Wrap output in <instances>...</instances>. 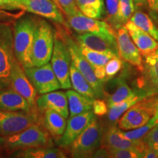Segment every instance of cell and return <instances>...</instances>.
<instances>
[{"label": "cell", "instance_id": "obj_4", "mask_svg": "<svg viewBox=\"0 0 158 158\" xmlns=\"http://www.w3.org/2000/svg\"><path fill=\"white\" fill-rule=\"evenodd\" d=\"M155 98L156 96L143 98L131 106L118 119V127L127 131L147 124L155 115Z\"/></svg>", "mask_w": 158, "mask_h": 158}, {"label": "cell", "instance_id": "obj_29", "mask_svg": "<svg viewBox=\"0 0 158 158\" xmlns=\"http://www.w3.org/2000/svg\"><path fill=\"white\" fill-rule=\"evenodd\" d=\"M130 21L135 23L142 30L148 33L158 42V29L149 15L141 11L135 10Z\"/></svg>", "mask_w": 158, "mask_h": 158}, {"label": "cell", "instance_id": "obj_46", "mask_svg": "<svg viewBox=\"0 0 158 158\" xmlns=\"http://www.w3.org/2000/svg\"><path fill=\"white\" fill-rule=\"evenodd\" d=\"M53 1H54V2H55V3H56V5L59 6V8H60V9H61L60 6H59V2H58V1H57V0H53ZM61 10H62V9H61Z\"/></svg>", "mask_w": 158, "mask_h": 158}, {"label": "cell", "instance_id": "obj_28", "mask_svg": "<svg viewBox=\"0 0 158 158\" xmlns=\"http://www.w3.org/2000/svg\"><path fill=\"white\" fill-rule=\"evenodd\" d=\"M78 50L82 56L92 65L105 66L110 59L114 56H118V55L112 52H102V51L92 50L78 44Z\"/></svg>", "mask_w": 158, "mask_h": 158}, {"label": "cell", "instance_id": "obj_1", "mask_svg": "<svg viewBox=\"0 0 158 158\" xmlns=\"http://www.w3.org/2000/svg\"><path fill=\"white\" fill-rule=\"evenodd\" d=\"M36 20L30 16L22 17L15 22L13 28L15 56L23 68L33 66L31 54Z\"/></svg>", "mask_w": 158, "mask_h": 158}, {"label": "cell", "instance_id": "obj_33", "mask_svg": "<svg viewBox=\"0 0 158 158\" xmlns=\"http://www.w3.org/2000/svg\"><path fill=\"white\" fill-rule=\"evenodd\" d=\"M118 4L119 0H105L107 21L109 24L116 29H118L117 23Z\"/></svg>", "mask_w": 158, "mask_h": 158}, {"label": "cell", "instance_id": "obj_40", "mask_svg": "<svg viewBox=\"0 0 158 158\" xmlns=\"http://www.w3.org/2000/svg\"><path fill=\"white\" fill-rule=\"evenodd\" d=\"M147 3L152 16L158 20V0H147Z\"/></svg>", "mask_w": 158, "mask_h": 158}, {"label": "cell", "instance_id": "obj_12", "mask_svg": "<svg viewBox=\"0 0 158 158\" xmlns=\"http://www.w3.org/2000/svg\"><path fill=\"white\" fill-rule=\"evenodd\" d=\"M14 8H21L59 24L66 25L62 11L53 0H16Z\"/></svg>", "mask_w": 158, "mask_h": 158}, {"label": "cell", "instance_id": "obj_25", "mask_svg": "<svg viewBox=\"0 0 158 158\" xmlns=\"http://www.w3.org/2000/svg\"><path fill=\"white\" fill-rule=\"evenodd\" d=\"M65 93L68 98L70 117L92 110L94 99L83 96L75 90L68 89Z\"/></svg>", "mask_w": 158, "mask_h": 158}, {"label": "cell", "instance_id": "obj_32", "mask_svg": "<svg viewBox=\"0 0 158 158\" xmlns=\"http://www.w3.org/2000/svg\"><path fill=\"white\" fill-rule=\"evenodd\" d=\"M158 122L157 118L155 117V116H153L147 124L141 126V127L135 128V129L127 130V132H123L122 131V134L127 139L130 140H139L142 139L144 136H145L148 133V132L152 128L155 124Z\"/></svg>", "mask_w": 158, "mask_h": 158}, {"label": "cell", "instance_id": "obj_5", "mask_svg": "<svg viewBox=\"0 0 158 158\" xmlns=\"http://www.w3.org/2000/svg\"><path fill=\"white\" fill-rule=\"evenodd\" d=\"M102 127L97 118L85 129L71 143V157L76 158L92 157L94 152L101 147Z\"/></svg>", "mask_w": 158, "mask_h": 158}, {"label": "cell", "instance_id": "obj_34", "mask_svg": "<svg viewBox=\"0 0 158 158\" xmlns=\"http://www.w3.org/2000/svg\"><path fill=\"white\" fill-rule=\"evenodd\" d=\"M107 149V148H106ZM111 158H143V153L135 149H107Z\"/></svg>", "mask_w": 158, "mask_h": 158}, {"label": "cell", "instance_id": "obj_41", "mask_svg": "<svg viewBox=\"0 0 158 158\" xmlns=\"http://www.w3.org/2000/svg\"><path fill=\"white\" fill-rule=\"evenodd\" d=\"M158 157V152L156 150L147 147L143 152V158H157Z\"/></svg>", "mask_w": 158, "mask_h": 158}, {"label": "cell", "instance_id": "obj_19", "mask_svg": "<svg viewBox=\"0 0 158 158\" xmlns=\"http://www.w3.org/2000/svg\"><path fill=\"white\" fill-rule=\"evenodd\" d=\"M132 40L137 47L142 56L146 57L158 48V42L148 33L142 30L131 21H128L124 24Z\"/></svg>", "mask_w": 158, "mask_h": 158}, {"label": "cell", "instance_id": "obj_36", "mask_svg": "<svg viewBox=\"0 0 158 158\" xmlns=\"http://www.w3.org/2000/svg\"><path fill=\"white\" fill-rule=\"evenodd\" d=\"M146 147L151 148L158 152V122L142 138Z\"/></svg>", "mask_w": 158, "mask_h": 158}, {"label": "cell", "instance_id": "obj_27", "mask_svg": "<svg viewBox=\"0 0 158 158\" xmlns=\"http://www.w3.org/2000/svg\"><path fill=\"white\" fill-rule=\"evenodd\" d=\"M79 10L86 16L100 19L105 13L104 0H76Z\"/></svg>", "mask_w": 158, "mask_h": 158}, {"label": "cell", "instance_id": "obj_7", "mask_svg": "<svg viewBox=\"0 0 158 158\" xmlns=\"http://www.w3.org/2000/svg\"><path fill=\"white\" fill-rule=\"evenodd\" d=\"M50 62L61 87L63 89H70L72 87L70 76L72 60L66 43L58 33H55L54 49Z\"/></svg>", "mask_w": 158, "mask_h": 158}, {"label": "cell", "instance_id": "obj_24", "mask_svg": "<svg viewBox=\"0 0 158 158\" xmlns=\"http://www.w3.org/2000/svg\"><path fill=\"white\" fill-rule=\"evenodd\" d=\"M43 124L49 134L59 139L66 128L67 121L66 118L58 112L47 109L44 111Z\"/></svg>", "mask_w": 158, "mask_h": 158}, {"label": "cell", "instance_id": "obj_14", "mask_svg": "<svg viewBox=\"0 0 158 158\" xmlns=\"http://www.w3.org/2000/svg\"><path fill=\"white\" fill-rule=\"evenodd\" d=\"M10 87L27 100L32 109L36 107L37 91L26 75L17 59L13 62L10 73Z\"/></svg>", "mask_w": 158, "mask_h": 158}, {"label": "cell", "instance_id": "obj_21", "mask_svg": "<svg viewBox=\"0 0 158 158\" xmlns=\"http://www.w3.org/2000/svg\"><path fill=\"white\" fill-rule=\"evenodd\" d=\"M0 110H24L32 111L25 98L11 87L0 88Z\"/></svg>", "mask_w": 158, "mask_h": 158}, {"label": "cell", "instance_id": "obj_13", "mask_svg": "<svg viewBox=\"0 0 158 158\" xmlns=\"http://www.w3.org/2000/svg\"><path fill=\"white\" fill-rule=\"evenodd\" d=\"M141 76L138 79V88L148 97L158 96V48L144 57Z\"/></svg>", "mask_w": 158, "mask_h": 158}, {"label": "cell", "instance_id": "obj_37", "mask_svg": "<svg viewBox=\"0 0 158 158\" xmlns=\"http://www.w3.org/2000/svg\"><path fill=\"white\" fill-rule=\"evenodd\" d=\"M59 5L66 16L72 15L79 11L77 7L76 0H57Z\"/></svg>", "mask_w": 158, "mask_h": 158}, {"label": "cell", "instance_id": "obj_45", "mask_svg": "<svg viewBox=\"0 0 158 158\" xmlns=\"http://www.w3.org/2000/svg\"><path fill=\"white\" fill-rule=\"evenodd\" d=\"M155 115H154V116H155L158 120V96H156V98H155Z\"/></svg>", "mask_w": 158, "mask_h": 158}, {"label": "cell", "instance_id": "obj_10", "mask_svg": "<svg viewBox=\"0 0 158 158\" xmlns=\"http://www.w3.org/2000/svg\"><path fill=\"white\" fill-rule=\"evenodd\" d=\"M67 19L70 28L79 34L92 33L116 39V33L109 23L86 16L80 10L73 15L67 16Z\"/></svg>", "mask_w": 158, "mask_h": 158}, {"label": "cell", "instance_id": "obj_15", "mask_svg": "<svg viewBox=\"0 0 158 158\" xmlns=\"http://www.w3.org/2000/svg\"><path fill=\"white\" fill-rule=\"evenodd\" d=\"M95 118L96 115L94 114L93 110H89L85 113L70 117L67 122L64 133L57 142L58 145L62 148L70 147L71 143Z\"/></svg>", "mask_w": 158, "mask_h": 158}, {"label": "cell", "instance_id": "obj_2", "mask_svg": "<svg viewBox=\"0 0 158 158\" xmlns=\"http://www.w3.org/2000/svg\"><path fill=\"white\" fill-rule=\"evenodd\" d=\"M0 146L8 151L15 152L29 148L52 146V141L48 131L35 124L13 135L0 137Z\"/></svg>", "mask_w": 158, "mask_h": 158}, {"label": "cell", "instance_id": "obj_43", "mask_svg": "<svg viewBox=\"0 0 158 158\" xmlns=\"http://www.w3.org/2000/svg\"><path fill=\"white\" fill-rule=\"evenodd\" d=\"M16 0H0V7H10L14 8Z\"/></svg>", "mask_w": 158, "mask_h": 158}, {"label": "cell", "instance_id": "obj_22", "mask_svg": "<svg viewBox=\"0 0 158 158\" xmlns=\"http://www.w3.org/2000/svg\"><path fill=\"white\" fill-rule=\"evenodd\" d=\"M12 157L20 158H65L66 154L59 148L43 146L17 150L11 154Z\"/></svg>", "mask_w": 158, "mask_h": 158}, {"label": "cell", "instance_id": "obj_23", "mask_svg": "<svg viewBox=\"0 0 158 158\" xmlns=\"http://www.w3.org/2000/svg\"><path fill=\"white\" fill-rule=\"evenodd\" d=\"M148 98L147 94L140 89H135L131 95L127 97L122 101L116 102L111 106H108V117L110 122H116L121 117L126 110L133 106L134 104L142 100Z\"/></svg>", "mask_w": 158, "mask_h": 158}, {"label": "cell", "instance_id": "obj_8", "mask_svg": "<svg viewBox=\"0 0 158 158\" xmlns=\"http://www.w3.org/2000/svg\"><path fill=\"white\" fill-rule=\"evenodd\" d=\"M37 122L35 110H0V137L19 133Z\"/></svg>", "mask_w": 158, "mask_h": 158}, {"label": "cell", "instance_id": "obj_6", "mask_svg": "<svg viewBox=\"0 0 158 158\" xmlns=\"http://www.w3.org/2000/svg\"><path fill=\"white\" fill-rule=\"evenodd\" d=\"M15 60L13 30L9 24L0 22V88L10 87V73Z\"/></svg>", "mask_w": 158, "mask_h": 158}, {"label": "cell", "instance_id": "obj_9", "mask_svg": "<svg viewBox=\"0 0 158 158\" xmlns=\"http://www.w3.org/2000/svg\"><path fill=\"white\" fill-rule=\"evenodd\" d=\"M62 37L68 46L69 52H70L71 60L75 64L79 72L85 77V78L89 83L93 89L97 98H102L105 95L103 84L100 82L96 78L94 73L93 67L89 62L82 56L78 50V46L77 43L68 35L63 33Z\"/></svg>", "mask_w": 158, "mask_h": 158}, {"label": "cell", "instance_id": "obj_11", "mask_svg": "<svg viewBox=\"0 0 158 158\" xmlns=\"http://www.w3.org/2000/svg\"><path fill=\"white\" fill-rule=\"evenodd\" d=\"M23 70L37 93L42 94L62 89L50 62L25 68Z\"/></svg>", "mask_w": 158, "mask_h": 158}, {"label": "cell", "instance_id": "obj_16", "mask_svg": "<svg viewBox=\"0 0 158 158\" xmlns=\"http://www.w3.org/2000/svg\"><path fill=\"white\" fill-rule=\"evenodd\" d=\"M118 56L124 62L136 67L139 70H143V59L139 51L132 40L124 26L119 27L116 33Z\"/></svg>", "mask_w": 158, "mask_h": 158}, {"label": "cell", "instance_id": "obj_20", "mask_svg": "<svg viewBox=\"0 0 158 158\" xmlns=\"http://www.w3.org/2000/svg\"><path fill=\"white\" fill-rule=\"evenodd\" d=\"M77 43L92 50L112 52L118 55L116 39L110 38L92 33H82L76 36Z\"/></svg>", "mask_w": 158, "mask_h": 158}, {"label": "cell", "instance_id": "obj_26", "mask_svg": "<svg viewBox=\"0 0 158 158\" xmlns=\"http://www.w3.org/2000/svg\"><path fill=\"white\" fill-rule=\"evenodd\" d=\"M70 82L72 87L75 91L81 95L88 98L96 99V94L89 83L87 81L85 77L79 72L75 64L71 62L70 70Z\"/></svg>", "mask_w": 158, "mask_h": 158}, {"label": "cell", "instance_id": "obj_30", "mask_svg": "<svg viewBox=\"0 0 158 158\" xmlns=\"http://www.w3.org/2000/svg\"><path fill=\"white\" fill-rule=\"evenodd\" d=\"M135 10L133 0H119L117 15V23L118 28L124 26L130 19Z\"/></svg>", "mask_w": 158, "mask_h": 158}, {"label": "cell", "instance_id": "obj_39", "mask_svg": "<svg viewBox=\"0 0 158 158\" xmlns=\"http://www.w3.org/2000/svg\"><path fill=\"white\" fill-rule=\"evenodd\" d=\"M92 67H93L94 73L95 75L96 78L100 82H102L103 84L106 81H108L105 66H101V65H92Z\"/></svg>", "mask_w": 158, "mask_h": 158}, {"label": "cell", "instance_id": "obj_44", "mask_svg": "<svg viewBox=\"0 0 158 158\" xmlns=\"http://www.w3.org/2000/svg\"><path fill=\"white\" fill-rule=\"evenodd\" d=\"M133 2L134 6H135V8L136 10L143 7V5H145L147 2V0H133Z\"/></svg>", "mask_w": 158, "mask_h": 158}, {"label": "cell", "instance_id": "obj_42", "mask_svg": "<svg viewBox=\"0 0 158 158\" xmlns=\"http://www.w3.org/2000/svg\"><path fill=\"white\" fill-rule=\"evenodd\" d=\"M92 157H109L108 149L105 147H100L97 149Z\"/></svg>", "mask_w": 158, "mask_h": 158}, {"label": "cell", "instance_id": "obj_35", "mask_svg": "<svg viewBox=\"0 0 158 158\" xmlns=\"http://www.w3.org/2000/svg\"><path fill=\"white\" fill-rule=\"evenodd\" d=\"M123 66V60L119 56H114L111 58L105 65L106 76L108 80L112 78L122 70Z\"/></svg>", "mask_w": 158, "mask_h": 158}, {"label": "cell", "instance_id": "obj_38", "mask_svg": "<svg viewBox=\"0 0 158 158\" xmlns=\"http://www.w3.org/2000/svg\"><path fill=\"white\" fill-rule=\"evenodd\" d=\"M92 110L96 116H102L108 114V107L107 102L100 99H94L92 106Z\"/></svg>", "mask_w": 158, "mask_h": 158}, {"label": "cell", "instance_id": "obj_17", "mask_svg": "<svg viewBox=\"0 0 158 158\" xmlns=\"http://www.w3.org/2000/svg\"><path fill=\"white\" fill-rule=\"evenodd\" d=\"M101 147L107 149H135L143 153L146 145L142 139L130 140L126 138L122 134L121 129L110 127L102 135Z\"/></svg>", "mask_w": 158, "mask_h": 158}, {"label": "cell", "instance_id": "obj_3", "mask_svg": "<svg viewBox=\"0 0 158 158\" xmlns=\"http://www.w3.org/2000/svg\"><path fill=\"white\" fill-rule=\"evenodd\" d=\"M55 33L45 20L37 19L32 45L33 66H41L50 62L54 45Z\"/></svg>", "mask_w": 158, "mask_h": 158}, {"label": "cell", "instance_id": "obj_31", "mask_svg": "<svg viewBox=\"0 0 158 158\" xmlns=\"http://www.w3.org/2000/svg\"><path fill=\"white\" fill-rule=\"evenodd\" d=\"M134 90L135 89H132L128 86L125 81L123 79L118 80L117 88H116V91L113 94H110L108 98V107L114 103H116V102L122 101V100L127 98V97L131 95L134 92Z\"/></svg>", "mask_w": 158, "mask_h": 158}, {"label": "cell", "instance_id": "obj_18", "mask_svg": "<svg viewBox=\"0 0 158 158\" xmlns=\"http://www.w3.org/2000/svg\"><path fill=\"white\" fill-rule=\"evenodd\" d=\"M36 107L40 111L50 109L58 112L65 118L69 116V108L66 93L62 91H53L42 94L36 100Z\"/></svg>", "mask_w": 158, "mask_h": 158}]
</instances>
